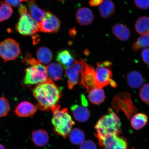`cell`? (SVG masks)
Listing matches in <instances>:
<instances>
[{
    "instance_id": "obj_1",
    "label": "cell",
    "mask_w": 149,
    "mask_h": 149,
    "mask_svg": "<svg viewBox=\"0 0 149 149\" xmlns=\"http://www.w3.org/2000/svg\"><path fill=\"white\" fill-rule=\"evenodd\" d=\"M32 92L38 102V108L41 110L53 112L60 109L58 103L62 95L61 89L51 79L37 85Z\"/></svg>"
},
{
    "instance_id": "obj_2",
    "label": "cell",
    "mask_w": 149,
    "mask_h": 149,
    "mask_svg": "<svg viewBox=\"0 0 149 149\" xmlns=\"http://www.w3.org/2000/svg\"><path fill=\"white\" fill-rule=\"evenodd\" d=\"M23 62L31 65L25 70L23 83L26 86L38 85L45 82L50 79L48 77L46 67L33 57L31 54L26 55Z\"/></svg>"
},
{
    "instance_id": "obj_3",
    "label": "cell",
    "mask_w": 149,
    "mask_h": 149,
    "mask_svg": "<svg viewBox=\"0 0 149 149\" xmlns=\"http://www.w3.org/2000/svg\"><path fill=\"white\" fill-rule=\"evenodd\" d=\"M121 125L119 117L111 108L109 109L108 114L102 116L95 126L98 141L108 135H120Z\"/></svg>"
},
{
    "instance_id": "obj_4",
    "label": "cell",
    "mask_w": 149,
    "mask_h": 149,
    "mask_svg": "<svg viewBox=\"0 0 149 149\" xmlns=\"http://www.w3.org/2000/svg\"><path fill=\"white\" fill-rule=\"evenodd\" d=\"M52 120L54 130L57 135L65 139L68 136L75 123L69 114L67 108L53 112Z\"/></svg>"
},
{
    "instance_id": "obj_5",
    "label": "cell",
    "mask_w": 149,
    "mask_h": 149,
    "mask_svg": "<svg viewBox=\"0 0 149 149\" xmlns=\"http://www.w3.org/2000/svg\"><path fill=\"white\" fill-rule=\"evenodd\" d=\"M20 17L16 25L18 32L25 36H31L39 32V23L31 16L25 5L21 4L18 10Z\"/></svg>"
},
{
    "instance_id": "obj_6",
    "label": "cell",
    "mask_w": 149,
    "mask_h": 149,
    "mask_svg": "<svg viewBox=\"0 0 149 149\" xmlns=\"http://www.w3.org/2000/svg\"><path fill=\"white\" fill-rule=\"evenodd\" d=\"M111 106L117 113L123 112L129 120L137 111V108L132 101L130 95L128 92L120 93L117 95L113 99Z\"/></svg>"
},
{
    "instance_id": "obj_7",
    "label": "cell",
    "mask_w": 149,
    "mask_h": 149,
    "mask_svg": "<svg viewBox=\"0 0 149 149\" xmlns=\"http://www.w3.org/2000/svg\"><path fill=\"white\" fill-rule=\"evenodd\" d=\"M95 69V76L96 84L98 88H102L110 85L113 80L111 71L112 65L110 61H106L97 63Z\"/></svg>"
},
{
    "instance_id": "obj_8",
    "label": "cell",
    "mask_w": 149,
    "mask_h": 149,
    "mask_svg": "<svg viewBox=\"0 0 149 149\" xmlns=\"http://www.w3.org/2000/svg\"><path fill=\"white\" fill-rule=\"evenodd\" d=\"M21 53L19 44L14 39L8 38L0 42V57L5 62L14 60Z\"/></svg>"
},
{
    "instance_id": "obj_9",
    "label": "cell",
    "mask_w": 149,
    "mask_h": 149,
    "mask_svg": "<svg viewBox=\"0 0 149 149\" xmlns=\"http://www.w3.org/2000/svg\"><path fill=\"white\" fill-rule=\"evenodd\" d=\"M61 23L56 16L49 11H46L45 17L39 23V32L56 33L60 29Z\"/></svg>"
},
{
    "instance_id": "obj_10",
    "label": "cell",
    "mask_w": 149,
    "mask_h": 149,
    "mask_svg": "<svg viewBox=\"0 0 149 149\" xmlns=\"http://www.w3.org/2000/svg\"><path fill=\"white\" fill-rule=\"evenodd\" d=\"M84 61L82 59L74 61L72 66L66 68L65 73L68 77V87L70 89H73L77 83L80 73H81L84 66Z\"/></svg>"
},
{
    "instance_id": "obj_11",
    "label": "cell",
    "mask_w": 149,
    "mask_h": 149,
    "mask_svg": "<svg viewBox=\"0 0 149 149\" xmlns=\"http://www.w3.org/2000/svg\"><path fill=\"white\" fill-rule=\"evenodd\" d=\"M81 74L80 84L86 89L87 92L98 88L95 79V68L92 65L87 64L85 61L84 66Z\"/></svg>"
},
{
    "instance_id": "obj_12",
    "label": "cell",
    "mask_w": 149,
    "mask_h": 149,
    "mask_svg": "<svg viewBox=\"0 0 149 149\" xmlns=\"http://www.w3.org/2000/svg\"><path fill=\"white\" fill-rule=\"evenodd\" d=\"M100 146L106 149H127L128 143L126 139L123 137L114 135H108L98 141Z\"/></svg>"
},
{
    "instance_id": "obj_13",
    "label": "cell",
    "mask_w": 149,
    "mask_h": 149,
    "mask_svg": "<svg viewBox=\"0 0 149 149\" xmlns=\"http://www.w3.org/2000/svg\"><path fill=\"white\" fill-rule=\"evenodd\" d=\"M38 109L37 105H35L29 102L23 101L18 104L14 112L18 117H29L33 116Z\"/></svg>"
},
{
    "instance_id": "obj_14",
    "label": "cell",
    "mask_w": 149,
    "mask_h": 149,
    "mask_svg": "<svg viewBox=\"0 0 149 149\" xmlns=\"http://www.w3.org/2000/svg\"><path fill=\"white\" fill-rule=\"evenodd\" d=\"M78 23L81 25H88L92 24L94 19L92 11L87 7H81L78 9L76 14Z\"/></svg>"
},
{
    "instance_id": "obj_15",
    "label": "cell",
    "mask_w": 149,
    "mask_h": 149,
    "mask_svg": "<svg viewBox=\"0 0 149 149\" xmlns=\"http://www.w3.org/2000/svg\"><path fill=\"white\" fill-rule=\"evenodd\" d=\"M86 106L76 104L71 107L74 118L78 122H86L90 117V112Z\"/></svg>"
},
{
    "instance_id": "obj_16",
    "label": "cell",
    "mask_w": 149,
    "mask_h": 149,
    "mask_svg": "<svg viewBox=\"0 0 149 149\" xmlns=\"http://www.w3.org/2000/svg\"><path fill=\"white\" fill-rule=\"evenodd\" d=\"M27 5L29 13L33 19L40 23L45 17L46 11L40 8L35 2V0H27Z\"/></svg>"
},
{
    "instance_id": "obj_17",
    "label": "cell",
    "mask_w": 149,
    "mask_h": 149,
    "mask_svg": "<svg viewBox=\"0 0 149 149\" xmlns=\"http://www.w3.org/2000/svg\"><path fill=\"white\" fill-rule=\"evenodd\" d=\"M31 139L37 146L43 147L49 142V137L47 132L45 130H38L33 132L31 134Z\"/></svg>"
},
{
    "instance_id": "obj_18",
    "label": "cell",
    "mask_w": 149,
    "mask_h": 149,
    "mask_svg": "<svg viewBox=\"0 0 149 149\" xmlns=\"http://www.w3.org/2000/svg\"><path fill=\"white\" fill-rule=\"evenodd\" d=\"M56 60L63 68H66L73 64L74 58L69 50H62L58 52Z\"/></svg>"
},
{
    "instance_id": "obj_19",
    "label": "cell",
    "mask_w": 149,
    "mask_h": 149,
    "mask_svg": "<svg viewBox=\"0 0 149 149\" xmlns=\"http://www.w3.org/2000/svg\"><path fill=\"white\" fill-rule=\"evenodd\" d=\"M127 81L128 85L134 89L139 88L144 83V79L142 74L137 71L130 72L127 76Z\"/></svg>"
},
{
    "instance_id": "obj_20",
    "label": "cell",
    "mask_w": 149,
    "mask_h": 149,
    "mask_svg": "<svg viewBox=\"0 0 149 149\" xmlns=\"http://www.w3.org/2000/svg\"><path fill=\"white\" fill-rule=\"evenodd\" d=\"M112 31L117 38L123 41L127 40L130 37V29L126 26L122 24H115L113 26Z\"/></svg>"
},
{
    "instance_id": "obj_21",
    "label": "cell",
    "mask_w": 149,
    "mask_h": 149,
    "mask_svg": "<svg viewBox=\"0 0 149 149\" xmlns=\"http://www.w3.org/2000/svg\"><path fill=\"white\" fill-rule=\"evenodd\" d=\"M48 77L54 81H58L62 79L63 70L60 65L56 63H52L46 67Z\"/></svg>"
},
{
    "instance_id": "obj_22",
    "label": "cell",
    "mask_w": 149,
    "mask_h": 149,
    "mask_svg": "<svg viewBox=\"0 0 149 149\" xmlns=\"http://www.w3.org/2000/svg\"><path fill=\"white\" fill-rule=\"evenodd\" d=\"M100 14L102 17L107 18L114 13L115 5L111 0H104L99 7Z\"/></svg>"
},
{
    "instance_id": "obj_23",
    "label": "cell",
    "mask_w": 149,
    "mask_h": 149,
    "mask_svg": "<svg viewBox=\"0 0 149 149\" xmlns=\"http://www.w3.org/2000/svg\"><path fill=\"white\" fill-rule=\"evenodd\" d=\"M88 93L89 101L95 105H99L105 99V93L102 88H96Z\"/></svg>"
},
{
    "instance_id": "obj_24",
    "label": "cell",
    "mask_w": 149,
    "mask_h": 149,
    "mask_svg": "<svg viewBox=\"0 0 149 149\" xmlns=\"http://www.w3.org/2000/svg\"><path fill=\"white\" fill-rule=\"evenodd\" d=\"M36 56L38 61L42 64H49L53 57L51 50L45 46L39 48L37 52Z\"/></svg>"
},
{
    "instance_id": "obj_25",
    "label": "cell",
    "mask_w": 149,
    "mask_h": 149,
    "mask_svg": "<svg viewBox=\"0 0 149 149\" xmlns=\"http://www.w3.org/2000/svg\"><path fill=\"white\" fill-rule=\"evenodd\" d=\"M135 28L139 34L145 35L149 34V17L143 16L139 18L136 22Z\"/></svg>"
},
{
    "instance_id": "obj_26",
    "label": "cell",
    "mask_w": 149,
    "mask_h": 149,
    "mask_svg": "<svg viewBox=\"0 0 149 149\" xmlns=\"http://www.w3.org/2000/svg\"><path fill=\"white\" fill-rule=\"evenodd\" d=\"M148 120V117L145 113H137L132 118L131 125L136 130H140L146 125Z\"/></svg>"
},
{
    "instance_id": "obj_27",
    "label": "cell",
    "mask_w": 149,
    "mask_h": 149,
    "mask_svg": "<svg viewBox=\"0 0 149 149\" xmlns=\"http://www.w3.org/2000/svg\"><path fill=\"white\" fill-rule=\"evenodd\" d=\"M68 135L70 142L74 145H81L84 141L85 134L79 128H74L71 130Z\"/></svg>"
},
{
    "instance_id": "obj_28",
    "label": "cell",
    "mask_w": 149,
    "mask_h": 149,
    "mask_svg": "<svg viewBox=\"0 0 149 149\" xmlns=\"http://www.w3.org/2000/svg\"><path fill=\"white\" fill-rule=\"evenodd\" d=\"M0 22L8 19L13 14V10L5 1H0Z\"/></svg>"
},
{
    "instance_id": "obj_29",
    "label": "cell",
    "mask_w": 149,
    "mask_h": 149,
    "mask_svg": "<svg viewBox=\"0 0 149 149\" xmlns=\"http://www.w3.org/2000/svg\"><path fill=\"white\" fill-rule=\"evenodd\" d=\"M149 47V33L139 37L136 41L134 43L132 49L136 52L141 48Z\"/></svg>"
},
{
    "instance_id": "obj_30",
    "label": "cell",
    "mask_w": 149,
    "mask_h": 149,
    "mask_svg": "<svg viewBox=\"0 0 149 149\" xmlns=\"http://www.w3.org/2000/svg\"><path fill=\"white\" fill-rule=\"evenodd\" d=\"M10 109L9 102L4 97H0V117L6 116Z\"/></svg>"
},
{
    "instance_id": "obj_31",
    "label": "cell",
    "mask_w": 149,
    "mask_h": 149,
    "mask_svg": "<svg viewBox=\"0 0 149 149\" xmlns=\"http://www.w3.org/2000/svg\"><path fill=\"white\" fill-rule=\"evenodd\" d=\"M139 96L145 103H149V84H145L140 91Z\"/></svg>"
},
{
    "instance_id": "obj_32",
    "label": "cell",
    "mask_w": 149,
    "mask_h": 149,
    "mask_svg": "<svg viewBox=\"0 0 149 149\" xmlns=\"http://www.w3.org/2000/svg\"><path fill=\"white\" fill-rule=\"evenodd\" d=\"M79 149H97L95 143L92 140H86L82 143Z\"/></svg>"
},
{
    "instance_id": "obj_33",
    "label": "cell",
    "mask_w": 149,
    "mask_h": 149,
    "mask_svg": "<svg viewBox=\"0 0 149 149\" xmlns=\"http://www.w3.org/2000/svg\"><path fill=\"white\" fill-rule=\"evenodd\" d=\"M136 6L141 9H146L149 7V0H134Z\"/></svg>"
},
{
    "instance_id": "obj_34",
    "label": "cell",
    "mask_w": 149,
    "mask_h": 149,
    "mask_svg": "<svg viewBox=\"0 0 149 149\" xmlns=\"http://www.w3.org/2000/svg\"><path fill=\"white\" fill-rule=\"evenodd\" d=\"M141 57L145 64L149 65V48H145L141 52Z\"/></svg>"
},
{
    "instance_id": "obj_35",
    "label": "cell",
    "mask_w": 149,
    "mask_h": 149,
    "mask_svg": "<svg viewBox=\"0 0 149 149\" xmlns=\"http://www.w3.org/2000/svg\"><path fill=\"white\" fill-rule=\"evenodd\" d=\"M6 2L10 6L17 7L19 6L21 3L20 0H5Z\"/></svg>"
},
{
    "instance_id": "obj_36",
    "label": "cell",
    "mask_w": 149,
    "mask_h": 149,
    "mask_svg": "<svg viewBox=\"0 0 149 149\" xmlns=\"http://www.w3.org/2000/svg\"><path fill=\"white\" fill-rule=\"evenodd\" d=\"M104 0H90L89 4L92 7H96L101 4Z\"/></svg>"
},
{
    "instance_id": "obj_37",
    "label": "cell",
    "mask_w": 149,
    "mask_h": 149,
    "mask_svg": "<svg viewBox=\"0 0 149 149\" xmlns=\"http://www.w3.org/2000/svg\"><path fill=\"white\" fill-rule=\"evenodd\" d=\"M77 33V31L74 28H72V29H70L69 30V35L70 36L74 38V36Z\"/></svg>"
},
{
    "instance_id": "obj_38",
    "label": "cell",
    "mask_w": 149,
    "mask_h": 149,
    "mask_svg": "<svg viewBox=\"0 0 149 149\" xmlns=\"http://www.w3.org/2000/svg\"><path fill=\"white\" fill-rule=\"evenodd\" d=\"M0 149H5L4 146L1 144H0Z\"/></svg>"
},
{
    "instance_id": "obj_39",
    "label": "cell",
    "mask_w": 149,
    "mask_h": 149,
    "mask_svg": "<svg viewBox=\"0 0 149 149\" xmlns=\"http://www.w3.org/2000/svg\"><path fill=\"white\" fill-rule=\"evenodd\" d=\"M57 1H61V2H64L65 1H66V0H57Z\"/></svg>"
},
{
    "instance_id": "obj_40",
    "label": "cell",
    "mask_w": 149,
    "mask_h": 149,
    "mask_svg": "<svg viewBox=\"0 0 149 149\" xmlns=\"http://www.w3.org/2000/svg\"><path fill=\"white\" fill-rule=\"evenodd\" d=\"M22 1H27V0H20Z\"/></svg>"
},
{
    "instance_id": "obj_41",
    "label": "cell",
    "mask_w": 149,
    "mask_h": 149,
    "mask_svg": "<svg viewBox=\"0 0 149 149\" xmlns=\"http://www.w3.org/2000/svg\"><path fill=\"white\" fill-rule=\"evenodd\" d=\"M131 149H134V148H131Z\"/></svg>"
}]
</instances>
